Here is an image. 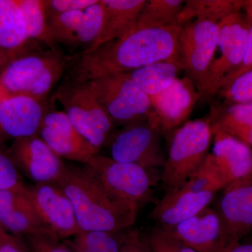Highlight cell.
<instances>
[{
  "mask_svg": "<svg viewBox=\"0 0 252 252\" xmlns=\"http://www.w3.org/2000/svg\"><path fill=\"white\" fill-rule=\"evenodd\" d=\"M181 28L176 25L137 28L124 39L84 51L74 59L70 81L84 84L104 76L130 72L159 61L179 60Z\"/></svg>",
  "mask_w": 252,
  "mask_h": 252,
  "instance_id": "1",
  "label": "cell"
},
{
  "mask_svg": "<svg viewBox=\"0 0 252 252\" xmlns=\"http://www.w3.org/2000/svg\"><path fill=\"white\" fill-rule=\"evenodd\" d=\"M67 195L81 231L121 232L135 223L137 212L116 198L88 166H65L57 182Z\"/></svg>",
  "mask_w": 252,
  "mask_h": 252,
  "instance_id": "2",
  "label": "cell"
},
{
  "mask_svg": "<svg viewBox=\"0 0 252 252\" xmlns=\"http://www.w3.org/2000/svg\"><path fill=\"white\" fill-rule=\"evenodd\" d=\"M67 61L68 58L56 49L21 55L0 74V99L27 96L40 101L62 77Z\"/></svg>",
  "mask_w": 252,
  "mask_h": 252,
  "instance_id": "3",
  "label": "cell"
},
{
  "mask_svg": "<svg viewBox=\"0 0 252 252\" xmlns=\"http://www.w3.org/2000/svg\"><path fill=\"white\" fill-rule=\"evenodd\" d=\"M212 139L210 116L185 123L175 131L160 176L167 191L187 184L206 158Z\"/></svg>",
  "mask_w": 252,
  "mask_h": 252,
  "instance_id": "4",
  "label": "cell"
},
{
  "mask_svg": "<svg viewBox=\"0 0 252 252\" xmlns=\"http://www.w3.org/2000/svg\"><path fill=\"white\" fill-rule=\"evenodd\" d=\"M84 84L114 125L153 119L150 98L127 74L104 76Z\"/></svg>",
  "mask_w": 252,
  "mask_h": 252,
  "instance_id": "5",
  "label": "cell"
},
{
  "mask_svg": "<svg viewBox=\"0 0 252 252\" xmlns=\"http://www.w3.org/2000/svg\"><path fill=\"white\" fill-rule=\"evenodd\" d=\"M74 128L97 150L112 137L114 124L86 84L69 81L55 93Z\"/></svg>",
  "mask_w": 252,
  "mask_h": 252,
  "instance_id": "6",
  "label": "cell"
},
{
  "mask_svg": "<svg viewBox=\"0 0 252 252\" xmlns=\"http://www.w3.org/2000/svg\"><path fill=\"white\" fill-rule=\"evenodd\" d=\"M113 195L138 212L152 201L154 181L150 173L135 164L95 154L86 164Z\"/></svg>",
  "mask_w": 252,
  "mask_h": 252,
  "instance_id": "7",
  "label": "cell"
},
{
  "mask_svg": "<svg viewBox=\"0 0 252 252\" xmlns=\"http://www.w3.org/2000/svg\"><path fill=\"white\" fill-rule=\"evenodd\" d=\"M219 23L195 20L184 25L179 35V60L198 92L203 95L205 81L218 49Z\"/></svg>",
  "mask_w": 252,
  "mask_h": 252,
  "instance_id": "8",
  "label": "cell"
},
{
  "mask_svg": "<svg viewBox=\"0 0 252 252\" xmlns=\"http://www.w3.org/2000/svg\"><path fill=\"white\" fill-rule=\"evenodd\" d=\"M160 132L149 120L126 126L111 141V157L117 161L135 164L150 173L163 167L166 157Z\"/></svg>",
  "mask_w": 252,
  "mask_h": 252,
  "instance_id": "9",
  "label": "cell"
},
{
  "mask_svg": "<svg viewBox=\"0 0 252 252\" xmlns=\"http://www.w3.org/2000/svg\"><path fill=\"white\" fill-rule=\"evenodd\" d=\"M218 49L220 56L212 62L205 81L203 96H212L243 63L250 23L240 13L230 15L220 23Z\"/></svg>",
  "mask_w": 252,
  "mask_h": 252,
  "instance_id": "10",
  "label": "cell"
},
{
  "mask_svg": "<svg viewBox=\"0 0 252 252\" xmlns=\"http://www.w3.org/2000/svg\"><path fill=\"white\" fill-rule=\"evenodd\" d=\"M41 221L59 240L81 233L72 204L56 183L26 186L23 191Z\"/></svg>",
  "mask_w": 252,
  "mask_h": 252,
  "instance_id": "11",
  "label": "cell"
},
{
  "mask_svg": "<svg viewBox=\"0 0 252 252\" xmlns=\"http://www.w3.org/2000/svg\"><path fill=\"white\" fill-rule=\"evenodd\" d=\"M215 209L225 249L252 231V176L227 186Z\"/></svg>",
  "mask_w": 252,
  "mask_h": 252,
  "instance_id": "12",
  "label": "cell"
},
{
  "mask_svg": "<svg viewBox=\"0 0 252 252\" xmlns=\"http://www.w3.org/2000/svg\"><path fill=\"white\" fill-rule=\"evenodd\" d=\"M9 156L18 171L34 184H57L66 166L37 134L14 140Z\"/></svg>",
  "mask_w": 252,
  "mask_h": 252,
  "instance_id": "13",
  "label": "cell"
},
{
  "mask_svg": "<svg viewBox=\"0 0 252 252\" xmlns=\"http://www.w3.org/2000/svg\"><path fill=\"white\" fill-rule=\"evenodd\" d=\"M201 97L188 77L177 78L166 90L150 97L154 112L150 124L160 133L174 130L188 119Z\"/></svg>",
  "mask_w": 252,
  "mask_h": 252,
  "instance_id": "14",
  "label": "cell"
},
{
  "mask_svg": "<svg viewBox=\"0 0 252 252\" xmlns=\"http://www.w3.org/2000/svg\"><path fill=\"white\" fill-rule=\"evenodd\" d=\"M37 135L59 157L84 165L99 154L74 128L64 112L46 114Z\"/></svg>",
  "mask_w": 252,
  "mask_h": 252,
  "instance_id": "15",
  "label": "cell"
},
{
  "mask_svg": "<svg viewBox=\"0 0 252 252\" xmlns=\"http://www.w3.org/2000/svg\"><path fill=\"white\" fill-rule=\"evenodd\" d=\"M40 101L27 96L0 99V133L14 140L36 135L45 116Z\"/></svg>",
  "mask_w": 252,
  "mask_h": 252,
  "instance_id": "16",
  "label": "cell"
},
{
  "mask_svg": "<svg viewBox=\"0 0 252 252\" xmlns=\"http://www.w3.org/2000/svg\"><path fill=\"white\" fill-rule=\"evenodd\" d=\"M212 155L226 187L252 176V149L243 141L214 128Z\"/></svg>",
  "mask_w": 252,
  "mask_h": 252,
  "instance_id": "17",
  "label": "cell"
},
{
  "mask_svg": "<svg viewBox=\"0 0 252 252\" xmlns=\"http://www.w3.org/2000/svg\"><path fill=\"white\" fill-rule=\"evenodd\" d=\"M216 193L198 192L187 187L167 191L158 203L151 217L159 225L172 228L208 207Z\"/></svg>",
  "mask_w": 252,
  "mask_h": 252,
  "instance_id": "18",
  "label": "cell"
},
{
  "mask_svg": "<svg viewBox=\"0 0 252 252\" xmlns=\"http://www.w3.org/2000/svg\"><path fill=\"white\" fill-rule=\"evenodd\" d=\"M23 191L0 190V224L7 231L20 236L49 235L56 237L41 221Z\"/></svg>",
  "mask_w": 252,
  "mask_h": 252,
  "instance_id": "19",
  "label": "cell"
},
{
  "mask_svg": "<svg viewBox=\"0 0 252 252\" xmlns=\"http://www.w3.org/2000/svg\"><path fill=\"white\" fill-rule=\"evenodd\" d=\"M172 228L183 243L197 252L225 250L220 218L215 209L206 207Z\"/></svg>",
  "mask_w": 252,
  "mask_h": 252,
  "instance_id": "20",
  "label": "cell"
},
{
  "mask_svg": "<svg viewBox=\"0 0 252 252\" xmlns=\"http://www.w3.org/2000/svg\"><path fill=\"white\" fill-rule=\"evenodd\" d=\"M145 0H102L104 9L103 26L92 51L110 41L122 39L137 29V21Z\"/></svg>",
  "mask_w": 252,
  "mask_h": 252,
  "instance_id": "21",
  "label": "cell"
},
{
  "mask_svg": "<svg viewBox=\"0 0 252 252\" xmlns=\"http://www.w3.org/2000/svg\"><path fill=\"white\" fill-rule=\"evenodd\" d=\"M28 41L24 19L16 0H0V49L9 63L21 56Z\"/></svg>",
  "mask_w": 252,
  "mask_h": 252,
  "instance_id": "22",
  "label": "cell"
},
{
  "mask_svg": "<svg viewBox=\"0 0 252 252\" xmlns=\"http://www.w3.org/2000/svg\"><path fill=\"white\" fill-rule=\"evenodd\" d=\"M182 70L183 67L179 60H167L126 74L150 98L168 89Z\"/></svg>",
  "mask_w": 252,
  "mask_h": 252,
  "instance_id": "23",
  "label": "cell"
},
{
  "mask_svg": "<svg viewBox=\"0 0 252 252\" xmlns=\"http://www.w3.org/2000/svg\"><path fill=\"white\" fill-rule=\"evenodd\" d=\"M243 4L242 1L225 0H187L175 25L182 26L193 19L220 23L230 15L238 12Z\"/></svg>",
  "mask_w": 252,
  "mask_h": 252,
  "instance_id": "24",
  "label": "cell"
},
{
  "mask_svg": "<svg viewBox=\"0 0 252 252\" xmlns=\"http://www.w3.org/2000/svg\"><path fill=\"white\" fill-rule=\"evenodd\" d=\"M26 25L28 40L44 43L55 49L56 42L51 34L44 0H16Z\"/></svg>",
  "mask_w": 252,
  "mask_h": 252,
  "instance_id": "25",
  "label": "cell"
},
{
  "mask_svg": "<svg viewBox=\"0 0 252 252\" xmlns=\"http://www.w3.org/2000/svg\"><path fill=\"white\" fill-rule=\"evenodd\" d=\"M184 0H149L139 16L137 28H164L174 26L185 6Z\"/></svg>",
  "mask_w": 252,
  "mask_h": 252,
  "instance_id": "26",
  "label": "cell"
},
{
  "mask_svg": "<svg viewBox=\"0 0 252 252\" xmlns=\"http://www.w3.org/2000/svg\"><path fill=\"white\" fill-rule=\"evenodd\" d=\"M212 127L238 137L252 126V101L245 104L228 106L212 110Z\"/></svg>",
  "mask_w": 252,
  "mask_h": 252,
  "instance_id": "27",
  "label": "cell"
},
{
  "mask_svg": "<svg viewBox=\"0 0 252 252\" xmlns=\"http://www.w3.org/2000/svg\"><path fill=\"white\" fill-rule=\"evenodd\" d=\"M127 230L121 232L82 231L74 237L72 242L88 252H119Z\"/></svg>",
  "mask_w": 252,
  "mask_h": 252,
  "instance_id": "28",
  "label": "cell"
},
{
  "mask_svg": "<svg viewBox=\"0 0 252 252\" xmlns=\"http://www.w3.org/2000/svg\"><path fill=\"white\" fill-rule=\"evenodd\" d=\"M185 187L195 191L215 193L225 188L226 184L212 154L207 155L203 164L189 179Z\"/></svg>",
  "mask_w": 252,
  "mask_h": 252,
  "instance_id": "29",
  "label": "cell"
},
{
  "mask_svg": "<svg viewBox=\"0 0 252 252\" xmlns=\"http://www.w3.org/2000/svg\"><path fill=\"white\" fill-rule=\"evenodd\" d=\"M84 11H69L48 17L50 31L56 43L74 45L84 18Z\"/></svg>",
  "mask_w": 252,
  "mask_h": 252,
  "instance_id": "30",
  "label": "cell"
},
{
  "mask_svg": "<svg viewBox=\"0 0 252 252\" xmlns=\"http://www.w3.org/2000/svg\"><path fill=\"white\" fill-rule=\"evenodd\" d=\"M104 9L102 0L84 11V18L78 31L74 45H89L88 49L94 44L103 26ZM86 49V50H87Z\"/></svg>",
  "mask_w": 252,
  "mask_h": 252,
  "instance_id": "31",
  "label": "cell"
},
{
  "mask_svg": "<svg viewBox=\"0 0 252 252\" xmlns=\"http://www.w3.org/2000/svg\"><path fill=\"white\" fill-rule=\"evenodd\" d=\"M220 90L228 106L252 102V69L233 78Z\"/></svg>",
  "mask_w": 252,
  "mask_h": 252,
  "instance_id": "32",
  "label": "cell"
},
{
  "mask_svg": "<svg viewBox=\"0 0 252 252\" xmlns=\"http://www.w3.org/2000/svg\"><path fill=\"white\" fill-rule=\"evenodd\" d=\"M147 238L152 252H197L183 243L168 227L158 225Z\"/></svg>",
  "mask_w": 252,
  "mask_h": 252,
  "instance_id": "33",
  "label": "cell"
},
{
  "mask_svg": "<svg viewBox=\"0 0 252 252\" xmlns=\"http://www.w3.org/2000/svg\"><path fill=\"white\" fill-rule=\"evenodd\" d=\"M25 188L14 162L9 155L0 152V190L22 192Z\"/></svg>",
  "mask_w": 252,
  "mask_h": 252,
  "instance_id": "34",
  "label": "cell"
},
{
  "mask_svg": "<svg viewBox=\"0 0 252 252\" xmlns=\"http://www.w3.org/2000/svg\"><path fill=\"white\" fill-rule=\"evenodd\" d=\"M31 252H72L59 239L49 235H32L25 237Z\"/></svg>",
  "mask_w": 252,
  "mask_h": 252,
  "instance_id": "35",
  "label": "cell"
},
{
  "mask_svg": "<svg viewBox=\"0 0 252 252\" xmlns=\"http://www.w3.org/2000/svg\"><path fill=\"white\" fill-rule=\"evenodd\" d=\"M99 0H45L44 6L47 17L74 11H84Z\"/></svg>",
  "mask_w": 252,
  "mask_h": 252,
  "instance_id": "36",
  "label": "cell"
},
{
  "mask_svg": "<svg viewBox=\"0 0 252 252\" xmlns=\"http://www.w3.org/2000/svg\"><path fill=\"white\" fill-rule=\"evenodd\" d=\"M119 252H152L148 238L138 230L128 229Z\"/></svg>",
  "mask_w": 252,
  "mask_h": 252,
  "instance_id": "37",
  "label": "cell"
},
{
  "mask_svg": "<svg viewBox=\"0 0 252 252\" xmlns=\"http://www.w3.org/2000/svg\"><path fill=\"white\" fill-rule=\"evenodd\" d=\"M0 252H31L20 235L9 233L0 240Z\"/></svg>",
  "mask_w": 252,
  "mask_h": 252,
  "instance_id": "38",
  "label": "cell"
},
{
  "mask_svg": "<svg viewBox=\"0 0 252 252\" xmlns=\"http://www.w3.org/2000/svg\"><path fill=\"white\" fill-rule=\"evenodd\" d=\"M250 69H252V23H250V27L249 29L248 41H247L246 49H245L243 63L238 70L225 81L223 85H225L226 83L233 79V78L238 77L240 74H243Z\"/></svg>",
  "mask_w": 252,
  "mask_h": 252,
  "instance_id": "39",
  "label": "cell"
},
{
  "mask_svg": "<svg viewBox=\"0 0 252 252\" xmlns=\"http://www.w3.org/2000/svg\"><path fill=\"white\" fill-rule=\"evenodd\" d=\"M222 252H252V245L236 243L225 248Z\"/></svg>",
  "mask_w": 252,
  "mask_h": 252,
  "instance_id": "40",
  "label": "cell"
},
{
  "mask_svg": "<svg viewBox=\"0 0 252 252\" xmlns=\"http://www.w3.org/2000/svg\"><path fill=\"white\" fill-rule=\"evenodd\" d=\"M237 138L243 141L252 149V126L242 132Z\"/></svg>",
  "mask_w": 252,
  "mask_h": 252,
  "instance_id": "41",
  "label": "cell"
},
{
  "mask_svg": "<svg viewBox=\"0 0 252 252\" xmlns=\"http://www.w3.org/2000/svg\"><path fill=\"white\" fill-rule=\"evenodd\" d=\"M64 243L67 245L68 248H69L72 252H88L85 251V250H82V249L78 248L74 244L72 243V241H69V240H66V241H64Z\"/></svg>",
  "mask_w": 252,
  "mask_h": 252,
  "instance_id": "42",
  "label": "cell"
},
{
  "mask_svg": "<svg viewBox=\"0 0 252 252\" xmlns=\"http://www.w3.org/2000/svg\"><path fill=\"white\" fill-rule=\"evenodd\" d=\"M9 63V61H8L7 58L6 57L4 53L0 49V68L2 67L3 65H4V64L7 65Z\"/></svg>",
  "mask_w": 252,
  "mask_h": 252,
  "instance_id": "43",
  "label": "cell"
},
{
  "mask_svg": "<svg viewBox=\"0 0 252 252\" xmlns=\"http://www.w3.org/2000/svg\"><path fill=\"white\" fill-rule=\"evenodd\" d=\"M8 233L7 230L5 229L4 227L2 226L1 224H0V240L4 236L6 233Z\"/></svg>",
  "mask_w": 252,
  "mask_h": 252,
  "instance_id": "44",
  "label": "cell"
}]
</instances>
